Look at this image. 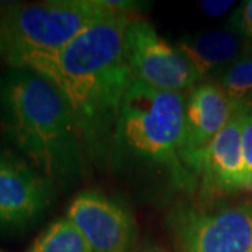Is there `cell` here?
<instances>
[{"label":"cell","instance_id":"6da1fadb","mask_svg":"<svg viewBox=\"0 0 252 252\" xmlns=\"http://www.w3.org/2000/svg\"><path fill=\"white\" fill-rule=\"evenodd\" d=\"M132 21V14L112 11L62 49L30 58L20 67L45 77L62 93L90 160L112 154L119 109L133 81L124 49Z\"/></svg>","mask_w":252,"mask_h":252},{"label":"cell","instance_id":"7a4b0ae2","mask_svg":"<svg viewBox=\"0 0 252 252\" xmlns=\"http://www.w3.org/2000/svg\"><path fill=\"white\" fill-rule=\"evenodd\" d=\"M0 132L56 188H73L89 157L74 112L45 77L24 69L0 74Z\"/></svg>","mask_w":252,"mask_h":252},{"label":"cell","instance_id":"3957f363","mask_svg":"<svg viewBox=\"0 0 252 252\" xmlns=\"http://www.w3.org/2000/svg\"><path fill=\"white\" fill-rule=\"evenodd\" d=\"M187 97L132 81L118 115L114 149L121 160L144 162L168 174L182 190H193L198 178L182 157Z\"/></svg>","mask_w":252,"mask_h":252},{"label":"cell","instance_id":"277c9868","mask_svg":"<svg viewBox=\"0 0 252 252\" xmlns=\"http://www.w3.org/2000/svg\"><path fill=\"white\" fill-rule=\"evenodd\" d=\"M112 11L104 0L0 1V59L20 69L30 58L62 49Z\"/></svg>","mask_w":252,"mask_h":252},{"label":"cell","instance_id":"5b68a950","mask_svg":"<svg viewBox=\"0 0 252 252\" xmlns=\"http://www.w3.org/2000/svg\"><path fill=\"white\" fill-rule=\"evenodd\" d=\"M175 252H252V205L181 202L167 216Z\"/></svg>","mask_w":252,"mask_h":252},{"label":"cell","instance_id":"8992f818","mask_svg":"<svg viewBox=\"0 0 252 252\" xmlns=\"http://www.w3.org/2000/svg\"><path fill=\"white\" fill-rule=\"evenodd\" d=\"M125 61L135 81L158 90H190L200 76L180 48L162 38L152 23L133 20L125 32Z\"/></svg>","mask_w":252,"mask_h":252},{"label":"cell","instance_id":"52a82bcc","mask_svg":"<svg viewBox=\"0 0 252 252\" xmlns=\"http://www.w3.org/2000/svg\"><path fill=\"white\" fill-rule=\"evenodd\" d=\"M58 188L16 150L0 146V231H23L52 207Z\"/></svg>","mask_w":252,"mask_h":252},{"label":"cell","instance_id":"ba28073f","mask_svg":"<svg viewBox=\"0 0 252 252\" xmlns=\"http://www.w3.org/2000/svg\"><path fill=\"white\" fill-rule=\"evenodd\" d=\"M69 219L94 252H132L136 221L124 202L98 190H83L70 202Z\"/></svg>","mask_w":252,"mask_h":252},{"label":"cell","instance_id":"9c48e42d","mask_svg":"<svg viewBox=\"0 0 252 252\" xmlns=\"http://www.w3.org/2000/svg\"><path fill=\"white\" fill-rule=\"evenodd\" d=\"M234 105L219 83L203 81L192 87L185 104L182 157L198 178V164L203 152L233 115Z\"/></svg>","mask_w":252,"mask_h":252},{"label":"cell","instance_id":"30bf717a","mask_svg":"<svg viewBox=\"0 0 252 252\" xmlns=\"http://www.w3.org/2000/svg\"><path fill=\"white\" fill-rule=\"evenodd\" d=\"M196 175L202 177L205 198L252 187V177L244 162L238 105H234L231 118L202 154Z\"/></svg>","mask_w":252,"mask_h":252},{"label":"cell","instance_id":"8fae6325","mask_svg":"<svg viewBox=\"0 0 252 252\" xmlns=\"http://www.w3.org/2000/svg\"><path fill=\"white\" fill-rule=\"evenodd\" d=\"M198 70L200 80L207 76L223 74L247 46V42L231 28L205 31L181 38L177 42Z\"/></svg>","mask_w":252,"mask_h":252},{"label":"cell","instance_id":"7c38bea8","mask_svg":"<svg viewBox=\"0 0 252 252\" xmlns=\"http://www.w3.org/2000/svg\"><path fill=\"white\" fill-rule=\"evenodd\" d=\"M27 252H94L76 225L66 217L59 219L38 235Z\"/></svg>","mask_w":252,"mask_h":252},{"label":"cell","instance_id":"4fadbf2b","mask_svg":"<svg viewBox=\"0 0 252 252\" xmlns=\"http://www.w3.org/2000/svg\"><path fill=\"white\" fill-rule=\"evenodd\" d=\"M219 84L233 105H241L252 95V45L247 44L240 56L219 77Z\"/></svg>","mask_w":252,"mask_h":252},{"label":"cell","instance_id":"5bb4252c","mask_svg":"<svg viewBox=\"0 0 252 252\" xmlns=\"http://www.w3.org/2000/svg\"><path fill=\"white\" fill-rule=\"evenodd\" d=\"M227 26L234 30L247 44L252 45V0L244 1L235 10Z\"/></svg>","mask_w":252,"mask_h":252},{"label":"cell","instance_id":"9a60e30c","mask_svg":"<svg viewBox=\"0 0 252 252\" xmlns=\"http://www.w3.org/2000/svg\"><path fill=\"white\" fill-rule=\"evenodd\" d=\"M241 142H243L244 162L247 171L252 177V107L241 104Z\"/></svg>","mask_w":252,"mask_h":252},{"label":"cell","instance_id":"2e32d148","mask_svg":"<svg viewBox=\"0 0 252 252\" xmlns=\"http://www.w3.org/2000/svg\"><path fill=\"white\" fill-rule=\"evenodd\" d=\"M234 6V1H200V9L209 17H220Z\"/></svg>","mask_w":252,"mask_h":252},{"label":"cell","instance_id":"e0dca14e","mask_svg":"<svg viewBox=\"0 0 252 252\" xmlns=\"http://www.w3.org/2000/svg\"><path fill=\"white\" fill-rule=\"evenodd\" d=\"M139 252H164V250L160 248V247H157V245H154V244H149V245L143 247Z\"/></svg>","mask_w":252,"mask_h":252},{"label":"cell","instance_id":"ac0fdd59","mask_svg":"<svg viewBox=\"0 0 252 252\" xmlns=\"http://www.w3.org/2000/svg\"><path fill=\"white\" fill-rule=\"evenodd\" d=\"M244 104H245V105H250V107H252V95L250 97V98L247 99V101H245Z\"/></svg>","mask_w":252,"mask_h":252},{"label":"cell","instance_id":"d6986e66","mask_svg":"<svg viewBox=\"0 0 252 252\" xmlns=\"http://www.w3.org/2000/svg\"><path fill=\"white\" fill-rule=\"evenodd\" d=\"M0 252H6V251H1V250H0Z\"/></svg>","mask_w":252,"mask_h":252}]
</instances>
